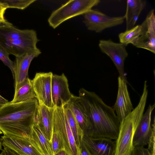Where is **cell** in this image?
I'll return each instance as SVG.
<instances>
[{"label":"cell","instance_id":"obj_1","mask_svg":"<svg viewBox=\"0 0 155 155\" xmlns=\"http://www.w3.org/2000/svg\"><path fill=\"white\" fill-rule=\"evenodd\" d=\"M79 93L92 125L90 137L116 140L120 122L113 107L106 104L94 92L81 88Z\"/></svg>","mask_w":155,"mask_h":155},{"label":"cell","instance_id":"obj_2","mask_svg":"<svg viewBox=\"0 0 155 155\" xmlns=\"http://www.w3.org/2000/svg\"><path fill=\"white\" fill-rule=\"evenodd\" d=\"M38 107L37 98L17 103L8 102L0 107V130L4 135L30 138Z\"/></svg>","mask_w":155,"mask_h":155},{"label":"cell","instance_id":"obj_3","mask_svg":"<svg viewBox=\"0 0 155 155\" xmlns=\"http://www.w3.org/2000/svg\"><path fill=\"white\" fill-rule=\"evenodd\" d=\"M143 86V93L138 104L120 123L118 136L115 141V155H131L134 148L133 138L143 114L148 96L146 81H145Z\"/></svg>","mask_w":155,"mask_h":155},{"label":"cell","instance_id":"obj_4","mask_svg":"<svg viewBox=\"0 0 155 155\" xmlns=\"http://www.w3.org/2000/svg\"><path fill=\"white\" fill-rule=\"evenodd\" d=\"M100 0H70L53 11L48 19L49 25L55 29L65 21L84 14L97 5Z\"/></svg>","mask_w":155,"mask_h":155},{"label":"cell","instance_id":"obj_5","mask_svg":"<svg viewBox=\"0 0 155 155\" xmlns=\"http://www.w3.org/2000/svg\"><path fill=\"white\" fill-rule=\"evenodd\" d=\"M53 131L57 132L62 140L64 149L69 155H80L63 107H55L53 117Z\"/></svg>","mask_w":155,"mask_h":155},{"label":"cell","instance_id":"obj_6","mask_svg":"<svg viewBox=\"0 0 155 155\" xmlns=\"http://www.w3.org/2000/svg\"><path fill=\"white\" fill-rule=\"evenodd\" d=\"M98 46L101 52L112 61L118 71L119 77L128 83L124 69V61L128 55L126 46L110 39L100 40Z\"/></svg>","mask_w":155,"mask_h":155},{"label":"cell","instance_id":"obj_7","mask_svg":"<svg viewBox=\"0 0 155 155\" xmlns=\"http://www.w3.org/2000/svg\"><path fill=\"white\" fill-rule=\"evenodd\" d=\"M84 23L89 30L98 33L106 29L122 24L124 16L111 17L95 9H91L84 15Z\"/></svg>","mask_w":155,"mask_h":155},{"label":"cell","instance_id":"obj_8","mask_svg":"<svg viewBox=\"0 0 155 155\" xmlns=\"http://www.w3.org/2000/svg\"><path fill=\"white\" fill-rule=\"evenodd\" d=\"M51 72L37 73L32 80L33 86L36 98L50 108L55 107L52 100Z\"/></svg>","mask_w":155,"mask_h":155},{"label":"cell","instance_id":"obj_9","mask_svg":"<svg viewBox=\"0 0 155 155\" xmlns=\"http://www.w3.org/2000/svg\"><path fill=\"white\" fill-rule=\"evenodd\" d=\"M139 36L133 45L155 54V16L154 10H151L140 25Z\"/></svg>","mask_w":155,"mask_h":155},{"label":"cell","instance_id":"obj_10","mask_svg":"<svg viewBox=\"0 0 155 155\" xmlns=\"http://www.w3.org/2000/svg\"><path fill=\"white\" fill-rule=\"evenodd\" d=\"M0 139L3 146L21 155H43L31 138L4 135Z\"/></svg>","mask_w":155,"mask_h":155},{"label":"cell","instance_id":"obj_11","mask_svg":"<svg viewBox=\"0 0 155 155\" xmlns=\"http://www.w3.org/2000/svg\"><path fill=\"white\" fill-rule=\"evenodd\" d=\"M51 95L56 107L61 108L68 104L73 95L70 92L68 79L64 73L53 74L51 79Z\"/></svg>","mask_w":155,"mask_h":155},{"label":"cell","instance_id":"obj_12","mask_svg":"<svg viewBox=\"0 0 155 155\" xmlns=\"http://www.w3.org/2000/svg\"><path fill=\"white\" fill-rule=\"evenodd\" d=\"M118 90L115 103L113 108L120 123L134 110L128 90L127 83L119 76Z\"/></svg>","mask_w":155,"mask_h":155},{"label":"cell","instance_id":"obj_13","mask_svg":"<svg viewBox=\"0 0 155 155\" xmlns=\"http://www.w3.org/2000/svg\"><path fill=\"white\" fill-rule=\"evenodd\" d=\"M82 140L91 155H115V141L105 138H94L84 135Z\"/></svg>","mask_w":155,"mask_h":155},{"label":"cell","instance_id":"obj_14","mask_svg":"<svg viewBox=\"0 0 155 155\" xmlns=\"http://www.w3.org/2000/svg\"><path fill=\"white\" fill-rule=\"evenodd\" d=\"M155 107V104L150 105L145 113L143 114L133 138V145L134 147H144L147 145L151 131V114Z\"/></svg>","mask_w":155,"mask_h":155},{"label":"cell","instance_id":"obj_15","mask_svg":"<svg viewBox=\"0 0 155 155\" xmlns=\"http://www.w3.org/2000/svg\"><path fill=\"white\" fill-rule=\"evenodd\" d=\"M68 104L84 135L90 136L91 124L80 97L73 95Z\"/></svg>","mask_w":155,"mask_h":155},{"label":"cell","instance_id":"obj_16","mask_svg":"<svg viewBox=\"0 0 155 155\" xmlns=\"http://www.w3.org/2000/svg\"><path fill=\"white\" fill-rule=\"evenodd\" d=\"M38 56L36 54L16 57L15 62V92L25 83L28 78V69L32 60Z\"/></svg>","mask_w":155,"mask_h":155},{"label":"cell","instance_id":"obj_17","mask_svg":"<svg viewBox=\"0 0 155 155\" xmlns=\"http://www.w3.org/2000/svg\"><path fill=\"white\" fill-rule=\"evenodd\" d=\"M39 102L37 116L38 124L51 143L53 133V117L54 108H49L41 102Z\"/></svg>","mask_w":155,"mask_h":155},{"label":"cell","instance_id":"obj_18","mask_svg":"<svg viewBox=\"0 0 155 155\" xmlns=\"http://www.w3.org/2000/svg\"><path fill=\"white\" fill-rule=\"evenodd\" d=\"M146 5L143 0H127L125 14L124 16L126 22V30L134 27L142 11Z\"/></svg>","mask_w":155,"mask_h":155},{"label":"cell","instance_id":"obj_19","mask_svg":"<svg viewBox=\"0 0 155 155\" xmlns=\"http://www.w3.org/2000/svg\"><path fill=\"white\" fill-rule=\"evenodd\" d=\"M30 137L43 155H53L51 143L39 126L37 117L31 126Z\"/></svg>","mask_w":155,"mask_h":155},{"label":"cell","instance_id":"obj_20","mask_svg":"<svg viewBox=\"0 0 155 155\" xmlns=\"http://www.w3.org/2000/svg\"><path fill=\"white\" fill-rule=\"evenodd\" d=\"M36 98L32 82L28 77L25 84L15 92L14 97L11 101L13 103L21 102Z\"/></svg>","mask_w":155,"mask_h":155},{"label":"cell","instance_id":"obj_21","mask_svg":"<svg viewBox=\"0 0 155 155\" xmlns=\"http://www.w3.org/2000/svg\"><path fill=\"white\" fill-rule=\"evenodd\" d=\"M63 107L73 134L77 146L80 149V143L84 135L83 132L80 127L68 104L64 105Z\"/></svg>","mask_w":155,"mask_h":155},{"label":"cell","instance_id":"obj_22","mask_svg":"<svg viewBox=\"0 0 155 155\" xmlns=\"http://www.w3.org/2000/svg\"><path fill=\"white\" fill-rule=\"evenodd\" d=\"M140 30V25H137L124 32L120 33L118 35L120 43L126 46L129 44L133 45L139 36Z\"/></svg>","mask_w":155,"mask_h":155},{"label":"cell","instance_id":"obj_23","mask_svg":"<svg viewBox=\"0 0 155 155\" xmlns=\"http://www.w3.org/2000/svg\"><path fill=\"white\" fill-rule=\"evenodd\" d=\"M5 3L8 8H15L24 10L30 5L36 1V0H0Z\"/></svg>","mask_w":155,"mask_h":155},{"label":"cell","instance_id":"obj_24","mask_svg":"<svg viewBox=\"0 0 155 155\" xmlns=\"http://www.w3.org/2000/svg\"><path fill=\"white\" fill-rule=\"evenodd\" d=\"M9 55V54L5 49L0 45V60L10 69L14 79L15 62L10 59Z\"/></svg>","mask_w":155,"mask_h":155},{"label":"cell","instance_id":"obj_25","mask_svg":"<svg viewBox=\"0 0 155 155\" xmlns=\"http://www.w3.org/2000/svg\"><path fill=\"white\" fill-rule=\"evenodd\" d=\"M52 145L53 155H55L61 150L64 149L63 143L58 134L53 131L51 138Z\"/></svg>","mask_w":155,"mask_h":155},{"label":"cell","instance_id":"obj_26","mask_svg":"<svg viewBox=\"0 0 155 155\" xmlns=\"http://www.w3.org/2000/svg\"><path fill=\"white\" fill-rule=\"evenodd\" d=\"M155 121L154 118L153 123L151 125V131L147 145V149L150 152L152 155H155Z\"/></svg>","mask_w":155,"mask_h":155},{"label":"cell","instance_id":"obj_27","mask_svg":"<svg viewBox=\"0 0 155 155\" xmlns=\"http://www.w3.org/2000/svg\"><path fill=\"white\" fill-rule=\"evenodd\" d=\"M131 155H152L150 152L144 147H134Z\"/></svg>","mask_w":155,"mask_h":155},{"label":"cell","instance_id":"obj_28","mask_svg":"<svg viewBox=\"0 0 155 155\" xmlns=\"http://www.w3.org/2000/svg\"><path fill=\"white\" fill-rule=\"evenodd\" d=\"M80 155H91L88 149L84 144L83 140L80 145Z\"/></svg>","mask_w":155,"mask_h":155},{"label":"cell","instance_id":"obj_29","mask_svg":"<svg viewBox=\"0 0 155 155\" xmlns=\"http://www.w3.org/2000/svg\"><path fill=\"white\" fill-rule=\"evenodd\" d=\"M4 147L3 150L5 155H21L6 147Z\"/></svg>","mask_w":155,"mask_h":155},{"label":"cell","instance_id":"obj_30","mask_svg":"<svg viewBox=\"0 0 155 155\" xmlns=\"http://www.w3.org/2000/svg\"><path fill=\"white\" fill-rule=\"evenodd\" d=\"M13 25L8 21L7 20H0V27L8 26L12 25Z\"/></svg>","mask_w":155,"mask_h":155},{"label":"cell","instance_id":"obj_31","mask_svg":"<svg viewBox=\"0 0 155 155\" xmlns=\"http://www.w3.org/2000/svg\"><path fill=\"white\" fill-rule=\"evenodd\" d=\"M8 102V100L0 95V107Z\"/></svg>","mask_w":155,"mask_h":155},{"label":"cell","instance_id":"obj_32","mask_svg":"<svg viewBox=\"0 0 155 155\" xmlns=\"http://www.w3.org/2000/svg\"><path fill=\"white\" fill-rule=\"evenodd\" d=\"M55 155H69L64 149L61 150Z\"/></svg>","mask_w":155,"mask_h":155},{"label":"cell","instance_id":"obj_33","mask_svg":"<svg viewBox=\"0 0 155 155\" xmlns=\"http://www.w3.org/2000/svg\"><path fill=\"white\" fill-rule=\"evenodd\" d=\"M2 143L1 140V139H0V150H2Z\"/></svg>","mask_w":155,"mask_h":155},{"label":"cell","instance_id":"obj_34","mask_svg":"<svg viewBox=\"0 0 155 155\" xmlns=\"http://www.w3.org/2000/svg\"><path fill=\"white\" fill-rule=\"evenodd\" d=\"M0 155H5V152L3 149L2 150V151L0 154Z\"/></svg>","mask_w":155,"mask_h":155},{"label":"cell","instance_id":"obj_35","mask_svg":"<svg viewBox=\"0 0 155 155\" xmlns=\"http://www.w3.org/2000/svg\"><path fill=\"white\" fill-rule=\"evenodd\" d=\"M2 134V132L0 130V134Z\"/></svg>","mask_w":155,"mask_h":155}]
</instances>
